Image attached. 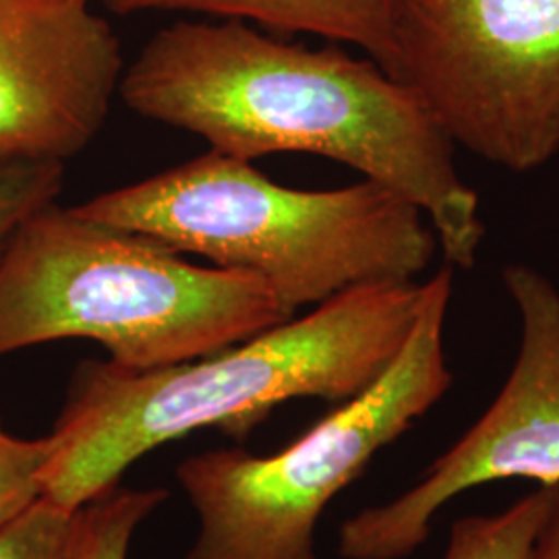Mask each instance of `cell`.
Instances as JSON below:
<instances>
[{"mask_svg":"<svg viewBox=\"0 0 559 559\" xmlns=\"http://www.w3.org/2000/svg\"><path fill=\"white\" fill-rule=\"evenodd\" d=\"M62 182L60 162L0 164V255L23 222L57 201Z\"/></svg>","mask_w":559,"mask_h":559,"instance_id":"13","label":"cell"},{"mask_svg":"<svg viewBox=\"0 0 559 559\" xmlns=\"http://www.w3.org/2000/svg\"><path fill=\"white\" fill-rule=\"evenodd\" d=\"M117 15L200 13L251 23L270 34H311L353 44L390 75L404 0H102Z\"/></svg>","mask_w":559,"mask_h":559,"instance_id":"9","label":"cell"},{"mask_svg":"<svg viewBox=\"0 0 559 559\" xmlns=\"http://www.w3.org/2000/svg\"><path fill=\"white\" fill-rule=\"evenodd\" d=\"M52 4H64V7H92V0H46Z\"/></svg>","mask_w":559,"mask_h":559,"instance_id":"16","label":"cell"},{"mask_svg":"<svg viewBox=\"0 0 559 559\" xmlns=\"http://www.w3.org/2000/svg\"><path fill=\"white\" fill-rule=\"evenodd\" d=\"M83 508L38 498L0 526V559H81Z\"/></svg>","mask_w":559,"mask_h":559,"instance_id":"11","label":"cell"},{"mask_svg":"<svg viewBox=\"0 0 559 559\" xmlns=\"http://www.w3.org/2000/svg\"><path fill=\"white\" fill-rule=\"evenodd\" d=\"M528 559H559V485L551 510L540 526Z\"/></svg>","mask_w":559,"mask_h":559,"instance_id":"15","label":"cell"},{"mask_svg":"<svg viewBox=\"0 0 559 559\" xmlns=\"http://www.w3.org/2000/svg\"><path fill=\"white\" fill-rule=\"evenodd\" d=\"M50 441L21 440L0 425V526L41 498V468Z\"/></svg>","mask_w":559,"mask_h":559,"instance_id":"14","label":"cell"},{"mask_svg":"<svg viewBox=\"0 0 559 559\" xmlns=\"http://www.w3.org/2000/svg\"><path fill=\"white\" fill-rule=\"evenodd\" d=\"M556 487H543L500 514L454 522L443 559H528Z\"/></svg>","mask_w":559,"mask_h":559,"instance_id":"10","label":"cell"},{"mask_svg":"<svg viewBox=\"0 0 559 559\" xmlns=\"http://www.w3.org/2000/svg\"><path fill=\"white\" fill-rule=\"evenodd\" d=\"M452 284L445 263L423 284L396 359L299 440L272 456L216 450L180 462L177 479L200 516L187 559H318L316 528L328 503L452 385L443 346Z\"/></svg>","mask_w":559,"mask_h":559,"instance_id":"5","label":"cell"},{"mask_svg":"<svg viewBox=\"0 0 559 559\" xmlns=\"http://www.w3.org/2000/svg\"><path fill=\"white\" fill-rule=\"evenodd\" d=\"M390 75L480 160L524 175L559 152V0H404Z\"/></svg>","mask_w":559,"mask_h":559,"instance_id":"6","label":"cell"},{"mask_svg":"<svg viewBox=\"0 0 559 559\" xmlns=\"http://www.w3.org/2000/svg\"><path fill=\"white\" fill-rule=\"evenodd\" d=\"M127 62L92 7L0 0V164H64L98 138Z\"/></svg>","mask_w":559,"mask_h":559,"instance_id":"8","label":"cell"},{"mask_svg":"<svg viewBox=\"0 0 559 559\" xmlns=\"http://www.w3.org/2000/svg\"><path fill=\"white\" fill-rule=\"evenodd\" d=\"M162 489H110L83 506L81 559H127L131 539L162 501Z\"/></svg>","mask_w":559,"mask_h":559,"instance_id":"12","label":"cell"},{"mask_svg":"<svg viewBox=\"0 0 559 559\" xmlns=\"http://www.w3.org/2000/svg\"><path fill=\"white\" fill-rule=\"evenodd\" d=\"M73 207L260 278L293 318L357 286L413 282L440 249L419 205L381 182L293 189L214 150Z\"/></svg>","mask_w":559,"mask_h":559,"instance_id":"3","label":"cell"},{"mask_svg":"<svg viewBox=\"0 0 559 559\" xmlns=\"http://www.w3.org/2000/svg\"><path fill=\"white\" fill-rule=\"evenodd\" d=\"M501 276L519 311L520 346L498 399L415 487L342 524V558H408L429 539L445 503L485 483L559 485V290L526 263Z\"/></svg>","mask_w":559,"mask_h":559,"instance_id":"7","label":"cell"},{"mask_svg":"<svg viewBox=\"0 0 559 559\" xmlns=\"http://www.w3.org/2000/svg\"><path fill=\"white\" fill-rule=\"evenodd\" d=\"M120 100L239 160L299 152L415 201L445 263L471 270L485 239L477 191L419 96L376 60L309 48L239 20L177 21L124 67Z\"/></svg>","mask_w":559,"mask_h":559,"instance_id":"1","label":"cell"},{"mask_svg":"<svg viewBox=\"0 0 559 559\" xmlns=\"http://www.w3.org/2000/svg\"><path fill=\"white\" fill-rule=\"evenodd\" d=\"M290 318L260 278L191 263L57 201L23 222L0 255V357L83 338L122 369L152 371L214 355Z\"/></svg>","mask_w":559,"mask_h":559,"instance_id":"4","label":"cell"},{"mask_svg":"<svg viewBox=\"0 0 559 559\" xmlns=\"http://www.w3.org/2000/svg\"><path fill=\"white\" fill-rule=\"evenodd\" d=\"M420 299L415 280L367 284L201 359L152 371L81 362L48 436L41 498L80 510L187 433L240 436L286 400L355 399L396 359Z\"/></svg>","mask_w":559,"mask_h":559,"instance_id":"2","label":"cell"}]
</instances>
